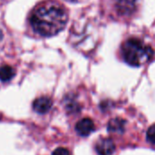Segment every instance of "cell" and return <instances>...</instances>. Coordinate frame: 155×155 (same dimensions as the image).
<instances>
[{
	"label": "cell",
	"instance_id": "12",
	"mask_svg": "<svg viewBox=\"0 0 155 155\" xmlns=\"http://www.w3.org/2000/svg\"><path fill=\"white\" fill-rule=\"evenodd\" d=\"M69 1H75V0H69Z\"/></svg>",
	"mask_w": 155,
	"mask_h": 155
},
{
	"label": "cell",
	"instance_id": "10",
	"mask_svg": "<svg viewBox=\"0 0 155 155\" xmlns=\"http://www.w3.org/2000/svg\"><path fill=\"white\" fill-rule=\"evenodd\" d=\"M52 155H71V153L69 152L68 149L60 147V148L55 149Z\"/></svg>",
	"mask_w": 155,
	"mask_h": 155
},
{
	"label": "cell",
	"instance_id": "2",
	"mask_svg": "<svg viewBox=\"0 0 155 155\" xmlns=\"http://www.w3.org/2000/svg\"><path fill=\"white\" fill-rule=\"evenodd\" d=\"M122 54L125 62L134 66H140L151 61L153 57V49L144 42L130 38L122 46Z\"/></svg>",
	"mask_w": 155,
	"mask_h": 155
},
{
	"label": "cell",
	"instance_id": "11",
	"mask_svg": "<svg viewBox=\"0 0 155 155\" xmlns=\"http://www.w3.org/2000/svg\"><path fill=\"white\" fill-rule=\"evenodd\" d=\"M2 37H3V33H2V31H1V29H0V41H1V39H2Z\"/></svg>",
	"mask_w": 155,
	"mask_h": 155
},
{
	"label": "cell",
	"instance_id": "4",
	"mask_svg": "<svg viewBox=\"0 0 155 155\" xmlns=\"http://www.w3.org/2000/svg\"><path fill=\"white\" fill-rule=\"evenodd\" d=\"M95 151L98 155H112L115 151V144L110 138H101L96 142Z\"/></svg>",
	"mask_w": 155,
	"mask_h": 155
},
{
	"label": "cell",
	"instance_id": "9",
	"mask_svg": "<svg viewBox=\"0 0 155 155\" xmlns=\"http://www.w3.org/2000/svg\"><path fill=\"white\" fill-rule=\"evenodd\" d=\"M146 137H147L148 142H150V143H153V144H155V124L152 125V126L148 129Z\"/></svg>",
	"mask_w": 155,
	"mask_h": 155
},
{
	"label": "cell",
	"instance_id": "1",
	"mask_svg": "<svg viewBox=\"0 0 155 155\" xmlns=\"http://www.w3.org/2000/svg\"><path fill=\"white\" fill-rule=\"evenodd\" d=\"M34 30L43 36H53L61 32L67 22V14L56 3H47L37 7L30 17Z\"/></svg>",
	"mask_w": 155,
	"mask_h": 155
},
{
	"label": "cell",
	"instance_id": "3",
	"mask_svg": "<svg viewBox=\"0 0 155 155\" xmlns=\"http://www.w3.org/2000/svg\"><path fill=\"white\" fill-rule=\"evenodd\" d=\"M137 7V0H116L115 8L121 15H131Z\"/></svg>",
	"mask_w": 155,
	"mask_h": 155
},
{
	"label": "cell",
	"instance_id": "6",
	"mask_svg": "<svg viewBox=\"0 0 155 155\" xmlns=\"http://www.w3.org/2000/svg\"><path fill=\"white\" fill-rule=\"evenodd\" d=\"M52 104V100L49 97L42 96L35 100L33 104V108L38 114H45L51 109Z\"/></svg>",
	"mask_w": 155,
	"mask_h": 155
},
{
	"label": "cell",
	"instance_id": "8",
	"mask_svg": "<svg viewBox=\"0 0 155 155\" xmlns=\"http://www.w3.org/2000/svg\"><path fill=\"white\" fill-rule=\"evenodd\" d=\"M15 75V70L9 65H3L0 67V80L2 82L10 81Z\"/></svg>",
	"mask_w": 155,
	"mask_h": 155
},
{
	"label": "cell",
	"instance_id": "7",
	"mask_svg": "<svg viewBox=\"0 0 155 155\" xmlns=\"http://www.w3.org/2000/svg\"><path fill=\"white\" fill-rule=\"evenodd\" d=\"M124 129V121L121 119H114L108 124V130L113 134H121Z\"/></svg>",
	"mask_w": 155,
	"mask_h": 155
},
{
	"label": "cell",
	"instance_id": "5",
	"mask_svg": "<svg viewBox=\"0 0 155 155\" xmlns=\"http://www.w3.org/2000/svg\"><path fill=\"white\" fill-rule=\"evenodd\" d=\"M95 130V125L90 118H84L80 120L75 125L76 133L81 136H88Z\"/></svg>",
	"mask_w": 155,
	"mask_h": 155
}]
</instances>
